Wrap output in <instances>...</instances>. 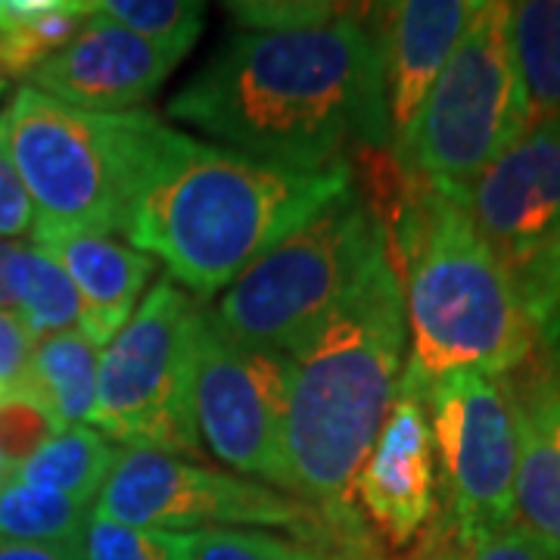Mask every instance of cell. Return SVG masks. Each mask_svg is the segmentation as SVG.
<instances>
[{
    "mask_svg": "<svg viewBox=\"0 0 560 560\" xmlns=\"http://www.w3.org/2000/svg\"><path fill=\"white\" fill-rule=\"evenodd\" d=\"M480 0H401L383 3L381 35L386 109L396 138L411 125L430 88L452 60Z\"/></svg>",
    "mask_w": 560,
    "mask_h": 560,
    "instance_id": "9a60e30c",
    "label": "cell"
},
{
    "mask_svg": "<svg viewBox=\"0 0 560 560\" xmlns=\"http://www.w3.org/2000/svg\"><path fill=\"white\" fill-rule=\"evenodd\" d=\"M430 560H560L541 545L526 526L511 523L508 529L482 539H448Z\"/></svg>",
    "mask_w": 560,
    "mask_h": 560,
    "instance_id": "4dcf8cb0",
    "label": "cell"
},
{
    "mask_svg": "<svg viewBox=\"0 0 560 560\" xmlns=\"http://www.w3.org/2000/svg\"><path fill=\"white\" fill-rule=\"evenodd\" d=\"M352 3H324V0H249V3H224L231 20L243 32H296L337 20L349 13Z\"/></svg>",
    "mask_w": 560,
    "mask_h": 560,
    "instance_id": "f1b7e54d",
    "label": "cell"
},
{
    "mask_svg": "<svg viewBox=\"0 0 560 560\" xmlns=\"http://www.w3.org/2000/svg\"><path fill=\"white\" fill-rule=\"evenodd\" d=\"M3 20H7V0H0V28H3Z\"/></svg>",
    "mask_w": 560,
    "mask_h": 560,
    "instance_id": "836d02e7",
    "label": "cell"
},
{
    "mask_svg": "<svg viewBox=\"0 0 560 560\" xmlns=\"http://www.w3.org/2000/svg\"><path fill=\"white\" fill-rule=\"evenodd\" d=\"M517 420V523L560 558V393L541 371L508 386Z\"/></svg>",
    "mask_w": 560,
    "mask_h": 560,
    "instance_id": "e0dca14e",
    "label": "cell"
},
{
    "mask_svg": "<svg viewBox=\"0 0 560 560\" xmlns=\"http://www.w3.org/2000/svg\"><path fill=\"white\" fill-rule=\"evenodd\" d=\"M3 88H7V81L0 79V97H3Z\"/></svg>",
    "mask_w": 560,
    "mask_h": 560,
    "instance_id": "d590c367",
    "label": "cell"
},
{
    "mask_svg": "<svg viewBox=\"0 0 560 560\" xmlns=\"http://www.w3.org/2000/svg\"><path fill=\"white\" fill-rule=\"evenodd\" d=\"M35 202L25 190L20 168L10 153V138H7V116L0 113V241H32L35 237Z\"/></svg>",
    "mask_w": 560,
    "mask_h": 560,
    "instance_id": "f546056e",
    "label": "cell"
},
{
    "mask_svg": "<svg viewBox=\"0 0 560 560\" xmlns=\"http://www.w3.org/2000/svg\"><path fill=\"white\" fill-rule=\"evenodd\" d=\"M187 541L190 533L128 526L91 511L81 533V560H180Z\"/></svg>",
    "mask_w": 560,
    "mask_h": 560,
    "instance_id": "4316f807",
    "label": "cell"
},
{
    "mask_svg": "<svg viewBox=\"0 0 560 560\" xmlns=\"http://www.w3.org/2000/svg\"><path fill=\"white\" fill-rule=\"evenodd\" d=\"M0 308L16 312L38 342L62 330H81V300L62 265L40 246L7 243L0 261Z\"/></svg>",
    "mask_w": 560,
    "mask_h": 560,
    "instance_id": "ac0fdd59",
    "label": "cell"
},
{
    "mask_svg": "<svg viewBox=\"0 0 560 560\" xmlns=\"http://www.w3.org/2000/svg\"><path fill=\"white\" fill-rule=\"evenodd\" d=\"M352 184V165L290 172L156 121L121 237L165 265L194 300L243 271Z\"/></svg>",
    "mask_w": 560,
    "mask_h": 560,
    "instance_id": "7a4b0ae2",
    "label": "cell"
},
{
    "mask_svg": "<svg viewBox=\"0 0 560 560\" xmlns=\"http://www.w3.org/2000/svg\"><path fill=\"white\" fill-rule=\"evenodd\" d=\"M452 200L511 275L523 268L560 234V113L529 121Z\"/></svg>",
    "mask_w": 560,
    "mask_h": 560,
    "instance_id": "7c38bea8",
    "label": "cell"
},
{
    "mask_svg": "<svg viewBox=\"0 0 560 560\" xmlns=\"http://www.w3.org/2000/svg\"><path fill=\"white\" fill-rule=\"evenodd\" d=\"M202 305L165 278L101 349L94 430L125 448L200 458L197 430V342Z\"/></svg>",
    "mask_w": 560,
    "mask_h": 560,
    "instance_id": "ba28073f",
    "label": "cell"
},
{
    "mask_svg": "<svg viewBox=\"0 0 560 560\" xmlns=\"http://www.w3.org/2000/svg\"><path fill=\"white\" fill-rule=\"evenodd\" d=\"M381 7L296 32H234L165 103L168 119L290 172L342 165L352 135L386 138Z\"/></svg>",
    "mask_w": 560,
    "mask_h": 560,
    "instance_id": "6da1fadb",
    "label": "cell"
},
{
    "mask_svg": "<svg viewBox=\"0 0 560 560\" xmlns=\"http://www.w3.org/2000/svg\"><path fill=\"white\" fill-rule=\"evenodd\" d=\"M91 511L79 501L25 486L13 470L0 480V539L25 545H60L81 539Z\"/></svg>",
    "mask_w": 560,
    "mask_h": 560,
    "instance_id": "603a6c76",
    "label": "cell"
},
{
    "mask_svg": "<svg viewBox=\"0 0 560 560\" xmlns=\"http://www.w3.org/2000/svg\"><path fill=\"white\" fill-rule=\"evenodd\" d=\"M60 261L81 300V334L103 349L138 312L160 261L113 234H62L35 243Z\"/></svg>",
    "mask_w": 560,
    "mask_h": 560,
    "instance_id": "2e32d148",
    "label": "cell"
},
{
    "mask_svg": "<svg viewBox=\"0 0 560 560\" xmlns=\"http://www.w3.org/2000/svg\"><path fill=\"white\" fill-rule=\"evenodd\" d=\"M119 458V445L94 427H66L40 452L13 470L25 486H38L66 499L91 504L101 495Z\"/></svg>",
    "mask_w": 560,
    "mask_h": 560,
    "instance_id": "ffe728a7",
    "label": "cell"
},
{
    "mask_svg": "<svg viewBox=\"0 0 560 560\" xmlns=\"http://www.w3.org/2000/svg\"><path fill=\"white\" fill-rule=\"evenodd\" d=\"M62 430L66 427L50 415V408L28 389L0 396V460L10 470L22 467Z\"/></svg>",
    "mask_w": 560,
    "mask_h": 560,
    "instance_id": "83f0119b",
    "label": "cell"
},
{
    "mask_svg": "<svg viewBox=\"0 0 560 560\" xmlns=\"http://www.w3.org/2000/svg\"><path fill=\"white\" fill-rule=\"evenodd\" d=\"M420 401L445 480L452 539H482L517 523L521 442L508 383L455 371L433 383Z\"/></svg>",
    "mask_w": 560,
    "mask_h": 560,
    "instance_id": "30bf717a",
    "label": "cell"
},
{
    "mask_svg": "<svg viewBox=\"0 0 560 560\" xmlns=\"http://www.w3.org/2000/svg\"><path fill=\"white\" fill-rule=\"evenodd\" d=\"M355 499L383 539L405 548L436 508V448L427 408L399 389L355 477Z\"/></svg>",
    "mask_w": 560,
    "mask_h": 560,
    "instance_id": "5bb4252c",
    "label": "cell"
},
{
    "mask_svg": "<svg viewBox=\"0 0 560 560\" xmlns=\"http://www.w3.org/2000/svg\"><path fill=\"white\" fill-rule=\"evenodd\" d=\"M523 312L539 349V371L560 393V234L514 271Z\"/></svg>",
    "mask_w": 560,
    "mask_h": 560,
    "instance_id": "cb8c5ba5",
    "label": "cell"
},
{
    "mask_svg": "<svg viewBox=\"0 0 560 560\" xmlns=\"http://www.w3.org/2000/svg\"><path fill=\"white\" fill-rule=\"evenodd\" d=\"M7 116L10 153L35 202V243L121 234L156 116L88 113L22 84Z\"/></svg>",
    "mask_w": 560,
    "mask_h": 560,
    "instance_id": "5b68a950",
    "label": "cell"
},
{
    "mask_svg": "<svg viewBox=\"0 0 560 560\" xmlns=\"http://www.w3.org/2000/svg\"><path fill=\"white\" fill-rule=\"evenodd\" d=\"M526 125L511 10L501 0H480L418 116L396 138V162L408 178L452 197L499 160Z\"/></svg>",
    "mask_w": 560,
    "mask_h": 560,
    "instance_id": "52a82bcc",
    "label": "cell"
},
{
    "mask_svg": "<svg viewBox=\"0 0 560 560\" xmlns=\"http://www.w3.org/2000/svg\"><path fill=\"white\" fill-rule=\"evenodd\" d=\"M32 346L35 340L28 337L20 315L10 308H0V396L20 389L25 383Z\"/></svg>",
    "mask_w": 560,
    "mask_h": 560,
    "instance_id": "1f68e13d",
    "label": "cell"
},
{
    "mask_svg": "<svg viewBox=\"0 0 560 560\" xmlns=\"http://www.w3.org/2000/svg\"><path fill=\"white\" fill-rule=\"evenodd\" d=\"M405 293L389 241L318 330L290 355L287 455L296 495L359 536L355 477L399 393Z\"/></svg>",
    "mask_w": 560,
    "mask_h": 560,
    "instance_id": "3957f363",
    "label": "cell"
},
{
    "mask_svg": "<svg viewBox=\"0 0 560 560\" xmlns=\"http://www.w3.org/2000/svg\"><path fill=\"white\" fill-rule=\"evenodd\" d=\"M7 474H10V467H7V464H3V460H0V480H3V477H7Z\"/></svg>",
    "mask_w": 560,
    "mask_h": 560,
    "instance_id": "e575fe53",
    "label": "cell"
},
{
    "mask_svg": "<svg viewBox=\"0 0 560 560\" xmlns=\"http://www.w3.org/2000/svg\"><path fill=\"white\" fill-rule=\"evenodd\" d=\"M91 0H7V20L0 28V79H28L47 57L62 50L94 16Z\"/></svg>",
    "mask_w": 560,
    "mask_h": 560,
    "instance_id": "44dd1931",
    "label": "cell"
},
{
    "mask_svg": "<svg viewBox=\"0 0 560 560\" xmlns=\"http://www.w3.org/2000/svg\"><path fill=\"white\" fill-rule=\"evenodd\" d=\"M383 221L411 342L399 389L423 399L455 371L504 377L526 368L536 346L514 275L458 202L405 175L399 212Z\"/></svg>",
    "mask_w": 560,
    "mask_h": 560,
    "instance_id": "277c9868",
    "label": "cell"
},
{
    "mask_svg": "<svg viewBox=\"0 0 560 560\" xmlns=\"http://www.w3.org/2000/svg\"><path fill=\"white\" fill-rule=\"evenodd\" d=\"M101 349L81 330H62L32 346L20 389L38 396L62 427H88L97 408Z\"/></svg>",
    "mask_w": 560,
    "mask_h": 560,
    "instance_id": "d6986e66",
    "label": "cell"
},
{
    "mask_svg": "<svg viewBox=\"0 0 560 560\" xmlns=\"http://www.w3.org/2000/svg\"><path fill=\"white\" fill-rule=\"evenodd\" d=\"M97 13L150 44L178 54L180 60L190 54L206 25V3L197 0H103Z\"/></svg>",
    "mask_w": 560,
    "mask_h": 560,
    "instance_id": "d4e9b609",
    "label": "cell"
},
{
    "mask_svg": "<svg viewBox=\"0 0 560 560\" xmlns=\"http://www.w3.org/2000/svg\"><path fill=\"white\" fill-rule=\"evenodd\" d=\"M178 62V54L94 10L79 35L32 69L25 84L88 113H135L156 97Z\"/></svg>",
    "mask_w": 560,
    "mask_h": 560,
    "instance_id": "4fadbf2b",
    "label": "cell"
},
{
    "mask_svg": "<svg viewBox=\"0 0 560 560\" xmlns=\"http://www.w3.org/2000/svg\"><path fill=\"white\" fill-rule=\"evenodd\" d=\"M383 246L381 202L352 180L315 219L253 261L209 315L243 346L293 355Z\"/></svg>",
    "mask_w": 560,
    "mask_h": 560,
    "instance_id": "8992f818",
    "label": "cell"
},
{
    "mask_svg": "<svg viewBox=\"0 0 560 560\" xmlns=\"http://www.w3.org/2000/svg\"><path fill=\"white\" fill-rule=\"evenodd\" d=\"M180 560H340L315 541L283 539L265 529H200L190 533Z\"/></svg>",
    "mask_w": 560,
    "mask_h": 560,
    "instance_id": "484cf974",
    "label": "cell"
},
{
    "mask_svg": "<svg viewBox=\"0 0 560 560\" xmlns=\"http://www.w3.org/2000/svg\"><path fill=\"white\" fill-rule=\"evenodd\" d=\"M0 560H81V539L60 545H25L0 539Z\"/></svg>",
    "mask_w": 560,
    "mask_h": 560,
    "instance_id": "d6a6232c",
    "label": "cell"
},
{
    "mask_svg": "<svg viewBox=\"0 0 560 560\" xmlns=\"http://www.w3.org/2000/svg\"><path fill=\"white\" fill-rule=\"evenodd\" d=\"M511 10V47L529 121L560 113V0H521Z\"/></svg>",
    "mask_w": 560,
    "mask_h": 560,
    "instance_id": "7402d4cb",
    "label": "cell"
},
{
    "mask_svg": "<svg viewBox=\"0 0 560 560\" xmlns=\"http://www.w3.org/2000/svg\"><path fill=\"white\" fill-rule=\"evenodd\" d=\"M94 514L165 533L290 529L296 539L315 545L334 533V526L296 495L147 448H119Z\"/></svg>",
    "mask_w": 560,
    "mask_h": 560,
    "instance_id": "9c48e42d",
    "label": "cell"
},
{
    "mask_svg": "<svg viewBox=\"0 0 560 560\" xmlns=\"http://www.w3.org/2000/svg\"><path fill=\"white\" fill-rule=\"evenodd\" d=\"M287 393L290 355L243 346L209 312L202 315L194 389L200 442L246 480L296 495L287 455Z\"/></svg>",
    "mask_w": 560,
    "mask_h": 560,
    "instance_id": "8fae6325",
    "label": "cell"
}]
</instances>
